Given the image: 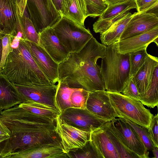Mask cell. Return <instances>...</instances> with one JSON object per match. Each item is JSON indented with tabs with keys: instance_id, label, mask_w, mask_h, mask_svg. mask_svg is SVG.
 <instances>
[{
	"instance_id": "1",
	"label": "cell",
	"mask_w": 158,
	"mask_h": 158,
	"mask_svg": "<svg viewBox=\"0 0 158 158\" xmlns=\"http://www.w3.org/2000/svg\"><path fill=\"white\" fill-rule=\"evenodd\" d=\"M106 47L93 36L79 51L69 53L59 64V81L70 88L89 92L106 90L97 61L105 56Z\"/></svg>"
},
{
	"instance_id": "2",
	"label": "cell",
	"mask_w": 158,
	"mask_h": 158,
	"mask_svg": "<svg viewBox=\"0 0 158 158\" xmlns=\"http://www.w3.org/2000/svg\"><path fill=\"white\" fill-rule=\"evenodd\" d=\"M2 73L13 84L24 85L51 83L33 59L23 39L13 48L6 60Z\"/></svg>"
},
{
	"instance_id": "3",
	"label": "cell",
	"mask_w": 158,
	"mask_h": 158,
	"mask_svg": "<svg viewBox=\"0 0 158 158\" xmlns=\"http://www.w3.org/2000/svg\"><path fill=\"white\" fill-rule=\"evenodd\" d=\"M129 57L118 52L115 43L106 46L100 67L106 91L121 93L125 89L130 78Z\"/></svg>"
},
{
	"instance_id": "4",
	"label": "cell",
	"mask_w": 158,
	"mask_h": 158,
	"mask_svg": "<svg viewBox=\"0 0 158 158\" xmlns=\"http://www.w3.org/2000/svg\"><path fill=\"white\" fill-rule=\"evenodd\" d=\"M8 129L11 135L2 144V158L37 146L60 143L55 129Z\"/></svg>"
},
{
	"instance_id": "5",
	"label": "cell",
	"mask_w": 158,
	"mask_h": 158,
	"mask_svg": "<svg viewBox=\"0 0 158 158\" xmlns=\"http://www.w3.org/2000/svg\"><path fill=\"white\" fill-rule=\"evenodd\" d=\"M107 92L117 117L126 118L142 127L149 128L154 115L140 101L121 93Z\"/></svg>"
},
{
	"instance_id": "6",
	"label": "cell",
	"mask_w": 158,
	"mask_h": 158,
	"mask_svg": "<svg viewBox=\"0 0 158 158\" xmlns=\"http://www.w3.org/2000/svg\"><path fill=\"white\" fill-rule=\"evenodd\" d=\"M69 53L80 50L93 37L89 29L64 17L51 27Z\"/></svg>"
},
{
	"instance_id": "7",
	"label": "cell",
	"mask_w": 158,
	"mask_h": 158,
	"mask_svg": "<svg viewBox=\"0 0 158 158\" xmlns=\"http://www.w3.org/2000/svg\"><path fill=\"white\" fill-rule=\"evenodd\" d=\"M0 118L7 128L55 129V121L35 115L19 105L4 110Z\"/></svg>"
},
{
	"instance_id": "8",
	"label": "cell",
	"mask_w": 158,
	"mask_h": 158,
	"mask_svg": "<svg viewBox=\"0 0 158 158\" xmlns=\"http://www.w3.org/2000/svg\"><path fill=\"white\" fill-rule=\"evenodd\" d=\"M26 6L39 34L51 27L61 18L52 0H26Z\"/></svg>"
},
{
	"instance_id": "9",
	"label": "cell",
	"mask_w": 158,
	"mask_h": 158,
	"mask_svg": "<svg viewBox=\"0 0 158 158\" xmlns=\"http://www.w3.org/2000/svg\"><path fill=\"white\" fill-rule=\"evenodd\" d=\"M14 85L21 96L23 102H35L51 107L58 111L55 101L58 83L56 84Z\"/></svg>"
},
{
	"instance_id": "10",
	"label": "cell",
	"mask_w": 158,
	"mask_h": 158,
	"mask_svg": "<svg viewBox=\"0 0 158 158\" xmlns=\"http://www.w3.org/2000/svg\"><path fill=\"white\" fill-rule=\"evenodd\" d=\"M59 116L66 123L88 132L99 128L108 122L95 115L86 108H70L64 110Z\"/></svg>"
},
{
	"instance_id": "11",
	"label": "cell",
	"mask_w": 158,
	"mask_h": 158,
	"mask_svg": "<svg viewBox=\"0 0 158 158\" xmlns=\"http://www.w3.org/2000/svg\"><path fill=\"white\" fill-rule=\"evenodd\" d=\"M59 116L55 120V131L65 152L82 147L90 140L91 132L83 131L66 123Z\"/></svg>"
},
{
	"instance_id": "12",
	"label": "cell",
	"mask_w": 158,
	"mask_h": 158,
	"mask_svg": "<svg viewBox=\"0 0 158 158\" xmlns=\"http://www.w3.org/2000/svg\"><path fill=\"white\" fill-rule=\"evenodd\" d=\"M33 59L49 81L56 84L59 81V64L55 62L40 46L24 40Z\"/></svg>"
},
{
	"instance_id": "13",
	"label": "cell",
	"mask_w": 158,
	"mask_h": 158,
	"mask_svg": "<svg viewBox=\"0 0 158 158\" xmlns=\"http://www.w3.org/2000/svg\"><path fill=\"white\" fill-rule=\"evenodd\" d=\"M86 108L95 115L107 121H111L117 117L106 90L90 92Z\"/></svg>"
},
{
	"instance_id": "14",
	"label": "cell",
	"mask_w": 158,
	"mask_h": 158,
	"mask_svg": "<svg viewBox=\"0 0 158 158\" xmlns=\"http://www.w3.org/2000/svg\"><path fill=\"white\" fill-rule=\"evenodd\" d=\"M158 27L147 31L118 40L115 43L118 52L128 54L147 49L152 42L158 46Z\"/></svg>"
},
{
	"instance_id": "15",
	"label": "cell",
	"mask_w": 158,
	"mask_h": 158,
	"mask_svg": "<svg viewBox=\"0 0 158 158\" xmlns=\"http://www.w3.org/2000/svg\"><path fill=\"white\" fill-rule=\"evenodd\" d=\"M112 121L120 132L125 144L131 151L140 158H149V152L133 127L123 118H118Z\"/></svg>"
},
{
	"instance_id": "16",
	"label": "cell",
	"mask_w": 158,
	"mask_h": 158,
	"mask_svg": "<svg viewBox=\"0 0 158 158\" xmlns=\"http://www.w3.org/2000/svg\"><path fill=\"white\" fill-rule=\"evenodd\" d=\"M158 27V16L144 12H135L127 23L119 39L147 31Z\"/></svg>"
},
{
	"instance_id": "17",
	"label": "cell",
	"mask_w": 158,
	"mask_h": 158,
	"mask_svg": "<svg viewBox=\"0 0 158 158\" xmlns=\"http://www.w3.org/2000/svg\"><path fill=\"white\" fill-rule=\"evenodd\" d=\"M39 45L58 64L68 57L69 53L59 41L53 29L48 28L39 33Z\"/></svg>"
},
{
	"instance_id": "18",
	"label": "cell",
	"mask_w": 158,
	"mask_h": 158,
	"mask_svg": "<svg viewBox=\"0 0 158 158\" xmlns=\"http://www.w3.org/2000/svg\"><path fill=\"white\" fill-rule=\"evenodd\" d=\"M9 158H67L60 143L47 144L19 152Z\"/></svg>"
},
{
	"instance_id": "19",
	"label": "cell",
	"mask_w": 158,
	"mask_h": 158,
	"mask_svg": "<svg viewBox=\"0 0 158 158\" xmlns=\"http://www.w3.org/2000/svg\"><path fill=\"white\" fill-rule=\"evenodd\" d=\"M157 65L158 58L148 54L144 63L133 77L139 94V97L145 94Z\"/></svg>"
},
{
	"instance_id": "20",
	"label": "cell",
	"mask_w": 158,
	"mask_h": 158,
	"mask_svg": "<svg viewBox=\"0 0 158 158\" xmlns=\"http://www.w3.org/2000/svg\"><path fill=\"white\" fill-rule=\"evenodd\" d=\"M23 102L15 85L3 74H0V106L6 110Z\"/></svg>"
},
{
	"instance_id": "21",
	"label": "cell",
	"mask_w": 158,
	"mask_h": 158,
	"mask_svg": "<svg viewBox=\"0 0 158 158\" xmlns=\"http://www.w3.org/2000/svg\"><path fill=\"white\" fill-rule=\"evenodd\" d=\"M17 20V7L14 0H0V24L5 34L14 32Z\"/></svg>"
},
{
	"instance_id": "22",
	"label": "cell",
	"mask_w": 158,
	"mask_h": 158,
	"mask_svg": "<svg viewBox=\"0 0 158 158\" xmlns=\"http://www.w3.org/2000/svg\"><path fill=\"white\" fill-rule=\"evenodd\" d=\"M62 17L84 26L87 17L85 0H63Z\"/></svg>"
},
{
	"instance_id": "23",
	"label": "cell",
	"mask_w": 158,
	"mask_h": 158,
	"mask_svg": "<svg viewBox=\"0 0 158 158\" xmlns=\"http://www.w3.org/2000/svg\"><path fill=\"white\" fill-rule=\"evenodd\" d=\"M90 140L102 154L103 158H120L103 127L91 132Z\"/></svg>"
},
{
	"instance_id": "24",
	"label": "cell",
	"mask_w": 158,
	"mask_h": 158,
	"mask_svg": "<svg viewBox=\"0 0 158 158\" xmlns=\"http://www.w3.org/2000/svg\"><path fill=\"white\" fill-rule=\"evenodd\" d=\"M103 128L115 147L120 158H140L127 147L112 121L106 122Z\"/></svg>"
},
{
	"instance_id": "25",
	"label": "cell",
	"mask_w": 158,
	"mask_h": 158,
	"mask_svg": "<svg viewBox=\"0 0 158 158\" xmlns=\"http://www.w3.org/2000/svg\"><path fill=\"white\" fill-rule=\"evenodd\" d=\"M131 14L116 22L105 32L100 33L102 44L106 46L110 45L119 40L126 26L131 18Z\"/></svg>"
},
{
	"instance_id": "26",
	"label": "cell",
	"mask_w": 158,
	"mask_h": 158,
	"mask_svg": "<svg viewBox=\"0 0 158 158\" xmlns=\"http://www.w3.org/2000/svg\"><path fill=\"white\" fill-rule=\"evenodd\" d=\"M19 106L32 113L55 121L60 113L51 107L35 102H23Z\"/></svg>"
},
{
	"instance_id": "27",
	"label": "cell",
	"mask_w": 158,
	"mask_h": 158,
	"mask_svg": "<svg viewBox=\"0 0 158 158\" xmlns=\"http://www.w3.org/2000/svg\"><path fill=\"white\" fill-rule=\"evenodd\" d=\"M158 65L155 69L145 94L138 99L144 105L151 108L158 107Z\"/></svg>"
},
{
	"instance_id": "28",
	"label": "cell",
	"mask_w": 158,
	"mask_h": 158,
	"mask_svg": "<svg viewBox=\"0 0 158 158\" xmlns=\"http://www.w3.org/2000/svg\"><path fill=\"white\" fill-rule=\"evenodd\" d=\"M66 154L67 158H103L90 140L83 146L70 150Z\"/></svg>"
},
{
	"instance_id": "29",
	"label": "cell",
	"mask_w": 158,
	"mask_h": 158,
	"mask_svg": "<svg viewBox=\"0 0 158 158\" xmlns=\"http://www.w3.org/2000/svg\"><path fill=\"white\" fill-rule=\"evenodd\" d=\"M58 84L55 101L58 110L60 114L65 110L72 107L70 98L72 88L63 82L59 81Z\"/></svg>"
},
{
	"instance_id": "30",
	"label": "cell",
	"mask_w": 158,
	"mask_h": 158,
	"mask_svg": "<svg viewBox=\"0 0 158 158\" xmlns=\"http://www.w3.org/2000/svg\"><path fill=\"white\" fill-rule=\"evenodd\" d=\"M134 8H137L135 0H126L108 5L106 10L99 18L102 19H107L115 16L123 12L129 11Z\"/></svg>"
},
{
	"instance_id": "31",
	"label": "cell",
	"mask_w": 158,
	"mask_h": 158,
	"mask_svg": "<svg viewBox=\"0 0 158 158\" xmlns=\"http://www.w3.org/2000/svg\"><path fill=\"white\" fill-rule=\"evenodd\" d=\"M19 12L21 15L23 40L39 45L40 35L36 31L32 21L29 18Z\"/></svg>"
},
{
	"instance_id": "32",
	"label": "cell",
	"mask_w": 158,
	"mask_h": 158,
	"mask_svg": "<svg viewBox=\"0 0 158 158\" xmlns=\"http://www.w3.org/2000/svg\"><path fill=\"white\" fill-rule=\"evenodd\" d=\"M128 54L130 77H133L144 63L148 54L147 52V49Z\"/></svg>"
},
{
	"instance_id": "33",
	"label": "cell",
	"mask_w": 158,
	"mask_h": 158,
	"mask_svg": "<svg viewBox=\"0 0 158 158\" xmlns=\"http://www.w3.org/2000/svg\"><path fill=\"white\" fill-rule=\"evenodd\" d=\"M131 14L127 11L107 19H102L99 18L93 25V30L96 33L103 32L114 24Z\"/></svg>"
},
{
	"instance_id": "34",
	"label": "cell",
	"mask_w": 158,
	"mask_h": 158,
	"mask_svg": "<svg viewBox=\"0 0 158 158\" xmlns=\"http://www.w3.org/2000/svg\"><path fill=\"white\" fill-rule=\"evenodd\" d=\"M89 92L83 88H72L70 98L72 107L86 108Z\"/></svg>"
},
{
	"instance_id": "35",
	"label": "cell",
	"mask_w": 158,
	"mask_h": 158,
	"mask_svg": "<svg viewBox=\"0 0 158 158\" xmlns=\"http://www.w3.org/2000/svg\"><path fill=\"white\" fill-rule=\"evenodd\" d=\"M87 17L95 18L101 15L106 9L108 5L104 0H85Z\"/></svg>"
},
{
	"instance_id": "36",
	"label": "cell",
	"mask_w": 158,
	"mask_h": 158,
	"mask_svg": "<svg viewBox=\"0 0 158 158\" xmlns=\"http://www.w3.org/2000/svg\"><path fill=\"white\" fill-rule=\"evenodd\" d=\"M123 118L135 130L147 150L152 151L154 146L151 139L147 129L139 126L127 118Z\"/></svg>"
},
{
	"instance_id": "37",
	"label": "cell",
	"mask_w": 158,
	"mask_h": 158,
	"mask_svg": "<svg viewBox=\"0 0 158 158\" xmlns=\"http://www.w3.org/2000/svg\"><path fill=\"white\" fill-rule=\"evenodd\" d=\"M2 52L1 60L0 63V69L2 70L4 66L7 57L9 53L12 51L10 35L5 34L2 38Z\"/></svg>"
},
{
	"instance_id": "38",
	"label": "cell",
	"mask_w": 158,
	"mask_h": 158,
	"mask_svg": "<svg viewBox=\"0 0 158 158\" xmlns=\"http://www.w3.org/2000/svg\"><path fill=\"white\" fill-rule=\"evenodd\" d=\"M158 114L153 115L150 125L149 128L147 129L150 137L154 146L157 148H158Z\"/></svg>"
},
{
	"instance_id": "39",
	"label": "cell",
	"mask_w": 158,
	"mask_h": 158,
	"mask_svg": "<svg viewBox=\"0 0 158 158\" xmlns=\"http://www.w3.org/2000/svg\"><path fill=\"white\" fill-rule=\"evenodd\" d=\"M122 94L125 96L136 99L139 94L133 77H130L129 82Z\"/></svg>"
},
{
	"instance_id": "40",
	"label": "cell",
	"mask_w": 158,
	"mask_h": 158,
	"mask_svg": "<svg viewBox=\"0 0 158 158\" xmlns=\"http://www.w3.org/2000/svg\"><path fill=\"white\" fill-rule=\"evenodd\" d=\"M138 12H145L158 3V0H135Z\"/></svg>"
},
{
	"instance_id": "41",
	"label": "cell",
	"mask_w": 158,
	"mask_h": 158,
	"mask_svg": "<svg viewBox=\"0 0 158 158\" xmlns=\"http://www.w3.org/2000/svg\"><path fill=\"white\" fill-rule=\"evenodd\" d=\"M11 135V132L0 118V145L1 146L2 143L9 138Z\"/></svg>"
},
{
	"instance_id": "42",
	"label": "cell",
	"mask_w": 158,
	"mask_h": 158,
	"mask_svg": "<svg viewBox=\"0 0 158 158\" xmlns=\"http://www.w3.org/2000/svg\"><path fill=\"white\" fill-rule=\"evenodd\" d=\"M61 18L62 17V4L63 0H52Z\"/></svg>"
},
{
	"instance_id": "43",
	"label": "cell",
	"mask_w": 158,
	"mask_h": 158,
	"mask_svg": "<svg viewBox=\"0 0 158 158\" xmlns=\"http://www.w3.org/2000/svg\"><path fill=\"white\" fill-rule=\"evenodd\" d=\"M4 35L5 34H3L0 36V63L2 59V38ZM2 73V70L0 69V74Z\"/></svg>"
},
{
	"instance_id": "44",
	"label": "cell",
	"mask_w": 158,
	"mask_h": 158,
	"mask_svg": "<svg viewBox=\"0 0 158 158\" xmlns=\"http://www.w3.org/2000/svg\"><path fill=\"white\" fill-rule=\"evenodd\" d=\"M108 5L113 4L126 0H104Z\"/></svg>"
},
{
	"instance_id": "45",
	"label": "cell",
	"mask_w": 158,
	"mask_h": 158,
	"mask_svg": "<svg viewBox=\"0 0 158 158\" xmlns=\"http://www.w3.org/2000/svg\"><path fill=\"white\" fill-rule=\"evenodd\" d=\"M158 148L154 146L153 149L152 150L154 157V158H158Z\"/></svg>"
},
{
	"instance_id": "46",
	"label": "cell",
	"mask_w": 158,
	"mask_h": 158,
	"mask_svg": "<svg viewBox=\"0 0 158 158\" xmlns=\"http://www.w3.org/2000/svg\"><path fill=\"white\" fill-rule=\"evenodd\" d=\"M2 149L0 145V158H2Z\"/></svg>"
},
{
	"instance_id": "47",
	"label": "cell",
	"mask_w": 158,
	"mask_h": 158,
	"mask_svg": "<svg viewBox=\"0 0 158 158\" xmlns=\"http://www.w3.org/2000/svg\"><path fill=\"white\" fill-rule=\"evenodd\" d=\"M5 34L3 30L0 29V36L2 35Z\"/></svg>"
},
{
	"instance_id": "48",
	"label": "cell",
	"mask_w": 158,
	"mask_h": 158,
	"mask_svg": "<svg viewBox=\"0 0 158 158\" xmlns=\"http://www.w3.org/2000/svg\"><path fill=\"white\" fill-rule=\"evenodd\" d=\"M3 110H4L2 106H0V113Z\"/></svg>"
},
{
	"instance_id": "49",
	"label": "cell",
	"mask_w": 158,
	"mask_h": 158,
	"mask_svg": "<svg viewBox=\"0 0 158 158\" xmlns=\"http://www.w3.org/2000/svg\"><path fill=\"white\" fill-rule=\"evenodd\" d=\"M0 29H2L3 31V27L0 24Z\"/></svg>"
}]
</instances>
